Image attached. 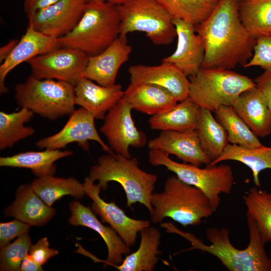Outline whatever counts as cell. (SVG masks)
Wrapping results in <instances>:
<instances>
[{
  "label": "cell",
  "instance_id": "39",
  "mask_svg": "<svg viewBox=\"0 0 271 271\" xmlns=\"http://www.w3.org/2000/svg\"><path fill=\"white\" fill-rule=\"evenodd\" d=\"M59 251L49 247L48 238H40L35 244L32 245L29 255L40 265H43L51 257L57 255Z\"/></svg>",
  "mask_w": 271,
  "mask_h": 271
},
{
  "label": "cell",
  "instance_id": "4",
  "mask_svg": "<svg viewBox=\"0 0 271 271\" xmlns=\"http://www.w3.org/2000/svg\"><path fill=\"white\" fill-rule=\"evenodd\" d=\"M151 202L154 211L150 216L154 223L168 217L184 227L195 226L214 212L201 190L184 182L176 175L167 179L162 192H154Z\"/></svg>",
  "mask_w": 271,
  "mask_h": 271
},
{
  "label": "cell",
  "instance_id": "28",
  "mask_svg": "<svg viewBox=\"0 0 271 271\" xmlns=\"http://www.w3.org/2000/svg\"><path fill=\"white\" fill-rule=\"evenodd\" d=\"M195 130L201 146L211 162L217 159L229 144L226 130L206 108L199 107Z\"/></svg>",
  "mask_w": 271,
  "mask_h": 271
},
{
  "label": "cell",
  "instance_id": "18",
  "mask_svg": "<svg viewBox=\"0 0 271 271\" xmlns=\"http://www.w3.org/2000/svg\"><path fill=\"white\" fill-rule=\"evenodd\" d=\"M149 148L173 155L184 162L197 166L211 161L202 149L196 130L187 131L163 130L148 143Z\"/></svg>",
  "mask_w": 271,
  "mask_h": 271
},
{
  "label": "cell",
  "instance_id": "40",
  "mask_svg": "<svg viewBox=\"0 0 271 271\" xmlns=\"http://www.w3.org/2000/svg\"><path fill=\"white\" fill-rule=\"evenodd\" d=\"M254 81L256 87L263 95L271 111V70H265Z\"/></svg>",
  "mask_w": 271,
  "mask_h": 271
},
{
  "label": "cell",
  "instance_id": "12",
  "mask_svg": "<svg viewBox=\"0 0 271 271\" xmlns=\"http://www.w3.org/2000/svg\"><path fill=\"white\" fill-rule=\"evenodd\" d=\"M93 115L83 107L75 110L63 128L57 133L40 139L36 143L40 149L57 150L75 142L82 149L87 151L89 141L97 142L109 154L114 153L109 146L100 137L96 128Z\"/></svg>",
  "mask_w": 271,
  "mask_h": 271
},
{
  "label": "cell",
  "instance_id": "14",
  "mask_svg": "<svg viewBox=\"0 0 271 271\" xmlns=\"http://www.w3.org/2000/svg\"><path fill=\"white\" fill-rule=\"evenodd\" d=\"M83 185L85 194L92 200V211L100 216L102 222L108 223L128 246L134 245L138 232L150 226V222L131 218L114 201L105 202L99 196L101 190L99 185L88 176Z\"/></svg>",
  "mask_w": 271,
  "mask_h": 271
},
{
  "label": "cell",
  "instance_id": "23",
  "mask_svg": "<svg viewBox=\"0 0 271 271\" xmlns=\"http://www.w3.org/2000/svg\"><path fill=\"white\" fill-rule=\"evenodd\" d=\"M232 107L257 137L271 135V111L256 85L242 92Z\"/></svg>",
  "mask_w": 271,
  "mask_h": 271
},
{
  "label": "cell",
  "instance_id": "36",
  "mask_svg": "<svg viewBox=\"0 0 271 271\" xmlns=\"http://www.w3.org/2000/svg\"><path fill=\"white\" fill-rule=\"evenodd\" d=\"M32 245L31 237L28 233H26L12 243L1 247L0 270H20L21 263L29 253Z\"/></svg>",
  "mask_w": 271,
  "mask_h": 271
},
{
  "label": "cell",
  "instance_id": "42",
  "mask_svg": "<svg viewBox=\"0 0 271 271\" xmlns=\"http://www.w3.org/2000/svg\"><path fill=\"white\" fill-rule=\"evenodd\" d=\"M20 270L21 271H42L43 270L42 265L34 261L28 254L23 260Z\"/></svg>",
  "mask_w": 271,
  "mask_h": 271
},
{
  "label": "cell",
  "instance_id": "41",
  "mask_svg": "<svg viewBox=\"0 0 271 271\" xmlns=\"http://www.w3.org/2000/svg\"><path fill=\"white\" fill-rule=\"evenodd\" d=\"M59 0H24V10L27 16L47 7Z\"/></svg>",
  "mask_w": 271,
  "mask_h": 271
},
{
  "label": "cell",
  "instance_id": "19",
  "mask_svg": "<svg viewBox=\"0 0 271 271\" xmlns=\"http://www.w3.org/2000/svg\"><path fill=\"white\" fill-rule=\"evenodd\" d=\"M131 51L126 37L119 36L104 51L89 56L83 77L102 86L114 85L120 67L127 61Z\"/></svg>",
  "mask_w": 271,
  "mask_h": 271
},
{
  "label": "cell",
  "instance_id": "1",
  "mask_svg": "<svg viewBox=\"0 0 271 271\" xmlns=\"http://www.w3.org/2000/svg\"><path fill=\"white\" fill-rule=\"evenodd\" d=\"M195 27L205 46L201 68L231 70L251 58L256 39L240 20L238 0H219L209 16Z\"/></svg>",
  "mask_w": 271,
  "mask_h": 271
},
{
  "label": "cell",
  "instance_id": "30",
  "mask_svg": "<svg viewBox=\"0 0 271 271\" xmlns=\"http://www.w3.org/2000/svg\"><path fill=\"white\" fill-rule=\"evenodd\" d=\"M30 185L38 196L50 206L65 195L80 199L85 195L83 184L73 177L45 176L34 179Z\"/></svg>",
  "mask_w": 271,
  "mask_h": 271
},
{
  "label": "cell",
  "instance_id": "6",
  "mask_svg": "<svg viewBox=\"0 0 271 271\" xmlns=\"http://www.w3.org/2000/svg\"><path fill=\"white\" fill-rule=\"evenodd\" d=\"M189 81V97L211 112L223 105L232 106L242 92L255 86L249 77L225 69L201 68Z\"/></svg>",
  "mask_w": 271,
  "mask_h": 271
},
{
  "label": "cell",
  "instance_id": "29",
  "mask_svg": "<svg viewBox=\"0 0 271 271\" xmlns=\"http://www.w3.org/2000/svg\"><path fill=\"white\" fill-rule=\"evenodd\" d=\"M236 161L244 164L251 170L253 180L256 186L260 185L259 174L263 170L271 169V144L247 148L229 144L222 154L208 165L212 166L225 161Z\"/></svg>",
  "mask_w": 271,
  "mask_h": 271
},
{
  "label": "cell",
  "instance_id": "38",
  "mask_svg": "<svg viewBox=\"0 0 271 271\" xmlns=\"http://www.w3.org/2000/svg\"><path fill=\"white\" fill-rule=\"evenodd\" d=\"M31 225L19 219L0 223V246H5L16 237L28 233Z\"/></svg>",
  "mask_w": 271,
  "mask_h": 271
},
{
  "label": "cell",
  "instance_id": "44",
  "mask_svg": "<svg viewBox=\"0 0 271 271\" xmlns=\"http://www.w3.org/2000/svg\"><path fill=\"white\" fill-rule=\"evenodd\" d=\"M87 2L88 1H99V2H106L109 4H111L113 5H118L119 4H121L122 2H123L125 0H86Z\"/></svg>",
  "mask_w": 271,
  "mask_h": 271
},
{
  "label": "cell",
  "instance_id": "33",
  "mask_svg": "<svg viewBox=\"0 0 271 271\" xmlns=\"http://www.w3.org/2000/svg\"><path fill=\"white\" fill-rule=\"evenodd\" d=\"M34 112L26 107L10 113L0 112V150L12 147L17 142L32 136L35 132L32 126H26Z\"/></svg>",
  "mask_w": 271,
  "mask_h": 271
},
{
  "label": "cell",
  "instance_id": "3",
  "mask_svg": "<svg viewBox=\"0 0 271 271\" xmlns=\"http://www.w3.org/2000/svg\"><path fill=\"white\" fill-rule=\"evenodd\" d=\"M88 177L93 182L98 181L101 190H105L110 181L118 182L125 193L126 206L138 202L153 213L151 201L157 176L142 170L136 158L116 154L102 155L90 168Z\"/></svg>",
  "mask_w": 271,
  "mask_h": 271
},
{
  "label": "cell",
  "instance_id": "37",
  "mask_svg": "<svg viewBox=\"0 0 271 271\" xmlns=\"http://www.w3.org/2000/svg\"><path fill=\"white\" fill-rule=\"evenodd\" d=\"M252 66H258L265 70H271V35L256 39L252 56L243 67Z\"/></svg>",
  "mask_w": 271,
  "mask_h": 271
},
{
  "label": "cell",
  "instance_id": "5",
  "mask_svg": "<svg viewBox=\"0 0 271 271\" xmlns=\"http://www.w3.org/2000/svg\"><path fill=\"white\" fill-rule=\"evenodd\" d=\"M120 18L116 6L99 2H87L76 27L58 38L62 47L79 50L89 56L99 54L119 36Z\"/></svg>",
  "mask_w": 271,
  "mask_h": 271
},
{
  "label": "cell",
  "instance_id": "20",
  "mask_svg": "<svg viewBox=\"0 0 271 271\" xmlns=\"http://www.w3.org/2000/svg\"><path fill=\"white\" fill-rule=\"evenodd\" d=\"M61 47L58 38L46 35L29 25L25 33L5 60L0 65V92H8L5 81L7 75L20 64Z\"/></svg>",
  "mask_w": 271,
  "mask_h": 271
},
{
  "label": "cell",
  "instance_id": "43",
  "mask_svg": "<svg viewBox=\"0 0 271 271\" xmlns=\"http://www.w3.org/2000/svg\"><path fill=\"white\" fill-rule=\"evenodd\" d=\"M19 40L14 39L0 48V63H2L13 51Z\"/></svg>",
  "mask_w": 271,
  "mask_h": 271
},
{
  "label": "cell",
  "instance_id": "26",
  "mask_svg": "<svg viewBox=\"0 0 271 271\" xmlns=\"http://www.w3.org/2000/svg\"><path fill=\"white\" fill-rule=\"evenodd\" d=\"M138 249L126 255L121 263L113 266L120 271H152L159 259L161 233L156 227L149 226L140 231Z\"/></svg>",
  "mask_w": 271,
  "mask_h": 271
},
{
  "label": "cell",
  "instance_id": "31",
  "mask_svg": "<svg viewBox=\"0 0 271 271\" xmlns=\"http://www.w3.org/2000/svg\"><path fill=\"white\" fill-rule=\"evenodd\" d=\"M238 14L255 38L271 35V0H238Z\"/></svg>",
  "mask_w": 271,
  "mask_h": 271
},
{
  "label": "cell",
  "instance_id": "15",
  "mask_svg": "<svg viewBox=\"0 0 271 271\" xmlns=\"http://www.w3.org/2000/svg\"><path fill=\"white\" fill-rule=\"evenodd\" d=\"M71 215L68 219L70 224L88 227L98 233L105 242L107 248L106 260H100L89 252L87 256L95 261L103 262L107 265L114 266L121 263L123 255L130 253V248L111 227L102 224L95 214L89 207H86L77 201H72L69 205Z\"/></svg>",
  "mask_w": 271,
  "mask_h": 271
},
{
  "label": "cell",
  "instance_id": "27",
  "mask_svg": "<svg viewBox=\"0 0 271 271\" xmlns=\"http://www.w3.org/2000/svg\"><path fill=\"white\" fill-rule=\"evenodd\" d=\"M199 106L189 97L164 112L152 115V129L187 131L195 130Z\"/></svg>",
  "mask_w": 271,
  "mask_h": 271
},
{
  "label": "cell",
  "instance_id": "34",
  "mask_svg": "<svg viewBox=\"0 0 271 271\" xmlns=\"http://www.w3.org/2000/svg\"><path fill=\"white\" fill-rule=\"evenodd\" d=\"M173 18H178L195 26L212 13L219 0H157Z\"/></svg>",
  "mask_w": 271,
  "mask_h": 271
},
{
  "label": "cell",
  "instance_id": "45",
  "mask_svg": "<svg viewBox=\"0 0 271 271\" xmlns=\"http://www.w3.org/2000/svg\"><path fill=\"white\" fill-rule=\"evenodd\" d=\"M270 271H271V258H270Z\"/></svg>",
  "mask_w": 271,
  "mask_h": 271
},
{
  "label": "cell",
  "instance_id": "7",
  "mask_svg": "<svg viewBox=\"0 0 271 271\" xmlns=\"http://www.w3.org/2000/svg\"><path fill=\"white\" fill-rule=\"evenodd\" d=\"M17 104L50 120L70 115L75 110L74 86L54 79H39L31 75L15 87Z\"/></svg>",
  "mask_w": 271,
  "mask_h": 271
},
{
  "label": "cell",
  "instance_id": "16",
  "mask_svg": "<svg viewBox=\"0 0 271 271\" xmlns=\"http://www.w3.org/2000/svg\"><path fill=\"white\" fill-rule=\"evenodd\" d=\"M177 37L175 52L163 58L162 62L174 64L187 76L195 75L202 67L205 57V46L195 26L178 18H173Z\"/></svg>",
  "mask_w": 271,
  "mask_h": 271
},
{
  "label": "cell",
  "instance_id": "8",
  "mask_svg": "<svg viewBox=\"0 0 271 271\" xmlns=\"http://www.w3.org/2000/svg\"><path fill=\"white\" fill-rule=\"evenodd\" d=\"M149 161L154 166H163L184 182L201 190L208 198L214 212L220 203V194H229L234 183L232 167L226 164L207 165L204 168L175 162L163 152L151 149Z\"/></svg>",
  "mask_w": 271,
  "mask_h": 271
},
{
  "label": "cell",
  "instance_id": "25",
  "mask_svg": "<svg viewBox=\"0 0 271 271\" xmlns=\"http://www.w3.org/2000/svg\"><path fill=\"white\" fill-rule=\"evenodd\" d=\"M72 154L71 151H61L60 149L27 151L11 156L1 157L0 166L29 169L37 178L54 176L56 171L55 162Z\"/></svg>",
  "mask_w": 271,
  "mask_h": 271
},
{
  "label": "cell",
  "instance_id": "2",
  "mask_svg": "<svg viewBox=\"0 0 271 271\" xmlns=\"http://www.w3.org/2000/svg\"><path fill=\"white\" fill-rule=\"evenodd\" d=\"M249 241L243 249L236 248L229 238V231L226 228L215 227L206 230L207 239L210 245L204 244L193 234L179 230L172 223L161 224L169 233H176L189 241L192 246L187 251L198 249L217 257L230 271H270V259L265 250L268 242L253 218L247 214Z\"/></svg>",
  "mask_w": 271,
  "mask_h": 271
},
{
  "label": "cell",
  "instance_id": "17",
  "mask_svg": "<svg viewBox=\"0 0 271 271\" xmlns=\"http://www.w3.org/2000/svg\"><path fill=\"white\" fill-rule=\"evenodd\" d=\"M130 82L155 84L169 91L178 100L189 97L190 81L187 76L173 64L162 62L157 66L134 65L128 69Z\"/></svg>",
  "mask_w": 271,
  "mask_h": 271
},
{
  "label": "cell",
  "instance_id": "21",
  "mask_svg": "<svg viewBox=\"0 0 271 271\" xmlns=\"http://www.w3.org/2000/svg\"><path fill=\"white\" fill-rule=\"evenodd\" d=\"M75 102L91 113L95 118L104 119L108 112L124 95L122 86L96 84L82 77L74 86Z\"/></svg>",
  "mask_w": 271,
  "mask_h": 271
},
{
  "label": "cell",
  "instance_id": "9",
  "mask_svg": "<svg viewBox=\"0 0 271 271\" xmlns=\"http://www.w3.org/2000/svg\"><path fill=\"white\" fill-rule=\"evenodd\" d=\"M116 8L120 18L119 36L144 32L157 45H169L177 36L173 17L157 0H125Z\"/></svg>",
  "mask_w": 271,
  "mask_h": 271
},
{
  "label": "cell",
  "instance_id": "11",
  "mask_svg": "<svg viewBox=\"0 0 271 271\" xmlns=\"http://www.w3.org/2000/svg\"><path fill=\"white\" fill-rule=\"evenodd\" d=\"M131 110L130 105L122 97L108 111L100 129L113 152L128 158H131L129 147L140 148L147 143L146 134L139 130L134 124Z\"/></svg>",
  "mask_w": 271,
  "mask_h": 271
},
{
  "label": "cell",
  "instance_id": "22",
  "mask_svg": "<svg viewBox=\"0 0 271 271\" xmlns=\"http://www.w3.org/2000/svg\"><path fill=\"white\" fill-rule=\"evenodd\" d=\"M123 97L132 109L151 115L170 109L178 102L167 89L143 82H130Z\"/></svg>",
  "mask_w": 271,
  "mask_h": 271
},
{
  "label": "cell",
  "instance_id": "32",
  "mask_svg": "<svg viewBox=\"0 0 271 271\" xmlns=\"http://www.w3.org/2000/svg\"><path fill=\"white\" fill-rule=\"evenodd\" d=\"M214 112L217 121L226 130L229 144L247 148L262 145L232 106L223 105Z\"/></svg>",
  "mask_w": 271,
  "mask_h": 271
},
{
  "label": "cell",
  "instance_id": "24",
  "mask_svg": "<svg viewBox=\"0 0 271 271\" xmlns=\"http://www.w3.org/2000/svg\"><path fill=\"white\" fill-rule=\"evenodd\" d=\"M56 210L46 204L30 184L20 185L14 202L5 210L7 217H13L31 226H41L55 215Z\"/></svg>",
  "mask_w": 271,
  "mask_h": 271
},
{
  "label": "cell",
  "instance_id": "10",
  "mask_svg": "<svg viewBox=\"0 0 271 271\" xmlns=\"http://www.w3.org/2000/svg\"><path fill=\"white\" fill-rule=\"evenodd\" d=\"M89 56L70 47H62L34 57L28 62L31 75L39 79H54L75 86L83 77Z\"/></svg>",
  "mask_w": 271,
  "mask_h": 271
},
{
  "label": "cell",
  "instance_id": "13",
  "mask_svg": "<svg viewBox=\"0 0 271 271\" xmlns=\"http://www.w3.org/2000/svg\"><path fill=\"white\" fill-rule=\"evenodd\" d=\"M86 0H59L29 15V25L46 35L59 38L70 33L82 17Z\"/></svg>",
  "mask_w": 271,
  "mask_h": 271
},
{
  "label": "cell",
  "instance_id": "35",
  "mask_svg": "<svg viewBox=\"0 0 271 271\" xmlns=\"http://www.w3.org/2000/svg\"><path fill=\"white\" fill-rule=\"evenodd\" d=\"M247 214L255 220L268 242L271 241V192L252 187L243 196Z\"/></svg>",
  "mask_w": 271,
  "mask_h": 271
}]
</instances>
